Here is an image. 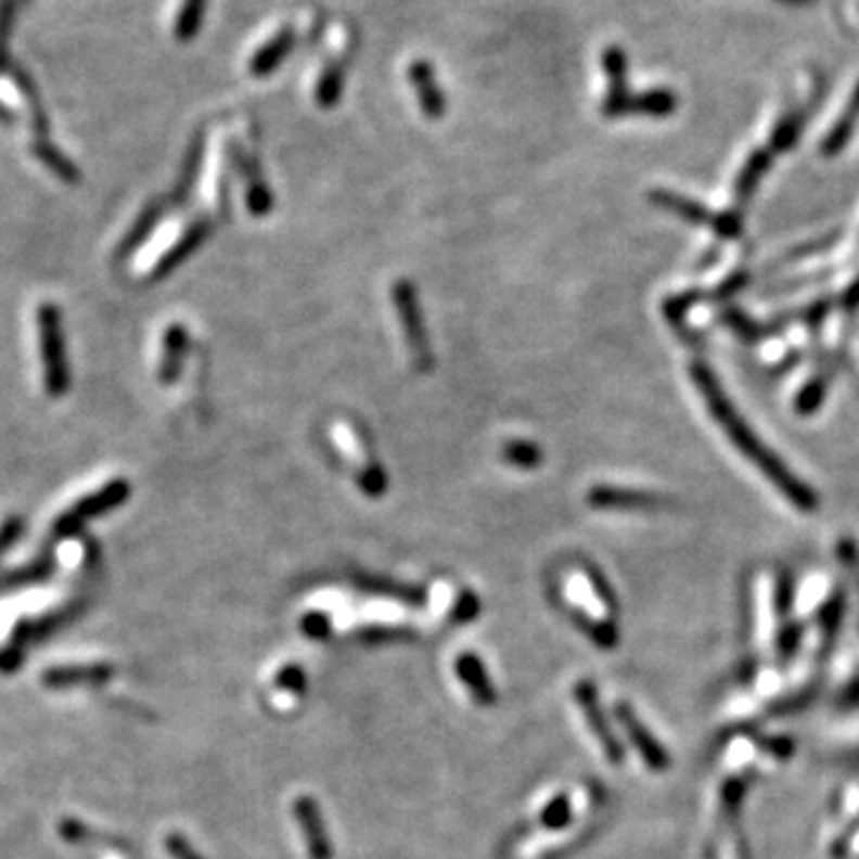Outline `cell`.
<instances>
[{
	"label": "cell",
	"instance_id": "1",
	"mask_svg": "<svg viewBox=\"0 0 859 859\" xmlns=\"http://www.w3.org/2000/svg\"><path fill=\"white\" fill-rule=\"evenodd\" d=\"M690 375L695 380V387L704 397V403L709 406L716 423L723 427V433L731 437L740 453H743L749 463H755L757 469L767 475V480L779 489V492H783V497L791 501L793 507L803 511H815L819 507L815 489L807 487L803 480H797V477L787 471V465L775 457L764 441H759L755 433H752V427L740 418L731 399L723 394L719 380H716V375L711 373V368L707 363H692Z\"/></svg>",
	"mask_w": 859,
	"mask_h": 859
},
{
	"label": "cell",
	"instance_id": "2",
	"mask_svg": "<svg viewBox=\"0 0 859 859\" xmlns=\"http://www.w3.org/2000/svg\"><path fill=\"white\" fill-rule=\"evenodd\" d=\"M36 322H39V342L43 358V385L51 397H63L69 389V366L65 351V332H63V313L51 302H46L36 310Z\"/></svg>",
	"mask_w": 859,
	"mask_h": 859
},
{
	"label": "cell",
	"instance_id": "3",
	"mask_svg": "<svg viewBox=\"0 0 859 859\" xmlns=\"http://www.w3.org/2000/svg\"><path fill=\"white\" fill-rule=\"evenodd\" d=\"M392 302L397 308L403 339H406V351L411 356V363L421 373H427L435 366L433 349H430L427 330H425V318L421 304H418V294L413 290V284L409 280H397L392 286Z\"/></svg>",
	"mask_w": 859,
	"mask_h": 859
},
{
	"label": "cell",
	"instance_id": "4",
	"mask_svg": "<svg viewBox=\"0 0 859 859\" xmlns=\"http://www.w3.org/2000/svg\"><path fill=\"white\" fill-rule=\"evenodd\" d=\"M131 487L123 477H115V480L105 483L99 492H91L84 499H79L75 507H69L63 516H60L53 525V540H65L84 530V525L89 521L103 516V513L113 511L117 507H123L129 499Z\"/></svg>",
	"mask_w": 859,
	"mask_h": 859
},
{
	"label": "cell",
	"instance_id": "5",
	"mask_svg": "<svg viewBox=\"0 0 859 859\" xmlns=\"http://www.w3.org/2000/svg\"><path fill=\"white\" fill-rule=\"evenodd\" d=\"M332 435H334V441H337V447L342 449V453H346V459L351 461L358 487H361L363 492L373 499L385 495L387 492L385 465H380V461L368 451L366 441L358 437V433H354V430L346 423H339V425H334Z\"/></svg>",
	"mask_w": 859,
	"mask_h": 859
},
{
	"label": "cell",
	"instance_id": "6",
	"mask_svg": "<svg viewBox=\"0 0 859 859\" xmlns=\"http://www.w3.org/2000/svg\"><path fill=\"white\" fill-rule=\"evenodd\" d=\"M650 198L659 208L671 210L678 215V218H683L692 225H709L711 230L723 239H735V236H740V232H743V222H740L735 213H711L709 208H704L702 203L680 196V194H676V191L654 189Z\"/></svg>",
	"mask_w": 859,
	"mask_h": 859
},
{
	"label": "cell",
	"instance_id": "7",
	"mask_svg": "<svg viewBox=\"0 0 859 859\" xmlns=\"http://www.w3.org/2000/svg\"><path fill=\"white\" fill-rule=\"evenodd\" d=\"M614 716H616L618 726H624L630 745L640 755L644 767L654 773H662L671 767V757H668V752L664 749L659 740H656V735L650 731V728L642 723V719L628 702H618L614 707Z\"/></svg>",
	"mask_w": 859,
	"mask_h": 859
},
{
	"label": "cell",
	"instance_id": "8",
	"mask_svg": "<svg viewBox=\"0 0 859 859\" xmlns=\"http://www.w3.org/2000/svg\"><path fill=\"white\" fill-rule=\"evenodd\" d=\"M573 695H576L578 707L585 716V723H588L590 733L594 735L597 743H600L604 757L612 764L624 761V745H620V740L614 735L612 726H608V719L604 714L600 695H597L594 683H590V680H580L576 690H573Z\"/></svg>",
	"mask_w": 859,
	"mask_h": 859
},
{
	"label": "cell",
	"instance_id": "9",
	"mask_svg": "<svg viewBox=\"0 0 859 859\" xmlns=\"http://www.w3.org/2000/svg\"><path fill=\"white\" fill-rule=\"evenodd\" d=\"M602 69L606 77V95L602 101L604 117H626V103L630 99L628 89V55L620 46H608L602 53Z\"/></svg>",
	"mask_w": 859,
	"mask_h": 859
},
{
	"label": "cell",
	"instance_id": "10",
	"mask_svg": "<svg viewBox=\"0 0 859 859\" xmlns=\"http://www.w3.org/2000/svg\"><path fill=\"white\" fill-rule=\"evenodd\" d=\"M294 819L302 829L304 845L308 850L310 859H332L334 847L328 831V823L322 819V811L316 803V797L310 795H298L294 799Z\"/></svg>",
	"mask_w": 859,
	"mask_h": 859
},
{
	"label": "cell",
	"instance_id": "11",
	"mask_svg": "<svg viewBox=\"0 0 859 859\" xmlns=\"http://www.w3.org/2000/svg\"><path fill=\"white\" fill-rule=\"evenodd\" d=\"M115 678V668L111 664H72V666H53L41 676V683L51 690H69L79 685H105Z\"/></svg>",
	"mask_w": 859,
	"mask_h": 859
},
{
	"label": "cell",
	"instance_id": "12",
	"mask_svg": "<svg viewBox=\"0 0 859 859\" xmlns=\"http://www.w3.org/2000/svg\"><path fill=\"white\" fill-rule=\"evenodd\" d=\"M453 671H457L461 683L469 688L471 697L480 704V707H492V704L499 700V692L492 683V678H489L487 668L477 654L473 652L459 654L457 662H453Z\"/></svg>",
	"mask_w": 859,
	"mask_h": 859
},
{
	"label": "cell",
	"instance_id": "13",
	"mask_svg": "<svg viewBox=\"0 0 859 859\" xmlns=\"http://www.w3.org/2000/svg\"><path fill=\"white\" fill-rule=\"evenodd\" d=\"M409 81L418 93V103H421L427 119H441L447 113V99L445 91L435 79V69L427 60H413L409 67Z\"/></svg>",
	"mask_w": 859,
	"mask_h": 859
},
{
	"label": "cell",
	"instance_id": "14",
	"mask_svg": "<svg viewBox=\"0 0 859 859\" xmlns=\"http://www.w3.org/2000/svg\"><path fill=\"white\" fill-rule=\"evenodd\" d=\"M234 161H236L239 175H242V179H244L248 213L256 215V218H262V215H268L272 208L270 184L266 182V177H262L258 163L236 146H234Z\"/></svg>",
	"mask_w": 859,
	"mask_h": 859
},
{
	"label": "cell",
	"instance_id": "15",
	"mask_svg": "<svg viewBox=\"0 0 859 859\" xmlns=\"http://www.w3.org/2000/svg\"><path fill=\"white\" fill-rule=\"evenodd\" d=\"M208 234H210V222L206 218L191 222L182 232V236H179L177 242L158 258V262H155V268L151 270V280H163L165 274H170L179 262H184L203 242H206Z\"/></svg>",
	"mask_w": 859,
	"mask_h": 859
},
{
	"label": "cell",
	"instance_id": "16",
	"mask_svg": "<svg viewBox=\"0 0 859 859\" xmlns=\"http://www.w3.org/2000/svg\"><path fill=\"white\" fill-rule=\"evenodd\" d=\"M588 504L597 509H654L662 504L659 495L640 492V489L597 485L588 492Z\"/></svg>",
	"mask_w": 859,
	"mask_h": 859
},
{
	"label": "cell",
	"instance_id": "17",
	"mask_svg": "<svg viewBox=\"0 0 859 859\" xmlns=\"http://www.w3.org/2000/svg\"><path fill=\"white\" fill-rule=\"evenodd\" d=\"M294 46H296V31L292 27L280 29L270 41H266L258 48L254 57H251V65H248L251 75L258 79L272 75V72L278 69L286 57H290Z\"/></svg>",
	"mask_w": 859,
	"mask_h": 859
},
{
	"label": "cell",
	"instance_id": "18",
	"mask_svg": "<svg viewBox=\"0 0 859 859\" xmlns=\"http://www.w3.org/2000/svg\"><path fill=\"white\" fill-rule=\"evenodd\" d=\"M187 351H189V332L182 322H172V325L165 330V337H163V356H161V368H158L161 385H165V387L175 385L179 373H182Z\"/></svg>",
	"mask_w": 859,
	"mask_h": 859
},
{
	"label": "cell",
	"instance_id": "19",
	"mask_svg": "<svg viewBox=\"0 0 859 859\" xmlns=\"http://www.w3.org/2000/svg\"><path fill=\"white\" fill-rule=\"evenodd\" d=\"M857 123H859V84L855 87L850 101H847L843 115L835 119V125L829 129L826 139H823L821 153L829 155V158H833V155H838L847 146V141L852 139Z\"/></svg>",
	"mask_w": 859,
	"mask_h": 859
},
{
	"label": "cell",
	"instance_id": "20",
	"mask_svg": "<svg viewBox=\"0 0 859 859\" xmlns=\"http://www.w3.org/2000/svg\"><path fill=\"white\" fill-rule=\"evenodd\" d=\"M678 107V95L671 89H650L642 93H630L626 105L628 115H644V117H668L674 115Z\"/></svg>",
	"mask_w": 859,
	"mask_h": 859
},
{
	"label": "cell",
	"instance_id": "21",
	"mask_svg": "<svg viewBox=\"0 0 859 859\" xmlns=\"http://www.w3.org/2000/svg\"><path fill=\"white\" fill-rule=\"evenodd\" d=\"M570 618L576 620V626L588 636L600 650H614L618 644V628L614 624V618H600L594 616L588 608L576 604L570 606Z\"/></svg>",
	"mask_w": 859,
	"mask_h": 859
},
{
	"label": "cell",
	"instance_id": "22",
	"mask_svg": "<svg viewBox=\"0 0 859 859\" xmlns=\"http://www.w3.org/2000/svg\"><path fill=\"white\" fill-rule=\"evenodd\" d=\"M163 210H165V206H163L161 201H153V203H149L146 208H143V213L139 215V220L127 232V236L123 239V244H119L117 260L131 256L143 242H146V239L153 234L155 227H158V222L163 218Z\"/></svg>",
	"mask_w": 859,
	"mask_h": 859
},
{
	"label": "cell",
	"instance_id": "23",
	"mask_svg": "<svg viewBox=\"0 0 859 859\" xmlns=\"http://www.w3.org/2000/svg\"><path fill=\"white\" fill-rule=\"evenodd\" d=\"M771 158H773V153L769 149L752 151L745 167L740 170V175L735 179V201L738 203H747L749 196L755 194V189L761 182V177L767 175V170L771 167Z\"/></svg>",
	"mask_w": 859,
	"mask_h": 859
},
{
	"label": "cell",
	"instance_id": "24",
	"mask_svg": "<svg viewBox=\"0 0 859 859\" xmlns=\"http://www.w3.org/2000/svg\"><path fill=\"white\" fill-rule=\"evenodd\" d=\"M709 859H749L738 821H721L716 841L709 847Z\"/></svg>",
	"mask_w": 859,
	"mask_h": 859
},
{
	"label": "cell",
	"instance_id": "25",
	"mask_svg": "<svg viewBox=\"0 0 859 859\" xmlns=\"http://www.w3.org/2000/svg\"><path fill=\"white\" fill-rule=\"evenodd\" d=\"M203 161V137H196L194 143H191L189 151H187V158L182 165V172H179L177 184L172 189V206H182V203L191 196V189H194L196 179H198V167Z\"/></svg>",
	"mask_w": 859,
	"mask_h": 859
},
{
	"label": "cell",
	"instance_id": "26",
	"mask_svg": "<svg viewBox=\"0 0 859 859\" xmlns=\"http://www.w3.org/2000/svg\"><path fill=\"white\" fill-rule=\"evenodd\" d=\"M363 590L380 594V597H392V600H401L406 604H423L425 602V592L411 588V585H399L394 580L387 578H361L358 580Z\"/></svg>",
	"mask_w": 859,
	"mask_h": 859
},
{
	"label": "cell",
	"instance_id": "27",
	"mask_svg": "<svg viewBox=\"0 0 859 859\" xmlns=\"http://www.w3.org/2000/svg\"><path fill=\"white\" fill-rule=\"evenodd\" d=\"M31 151H34L36 158H39L53 175H57L60 179H63V182H67V184H77L79 182V170H77V167L72 165L65 158V155L60 153L55 146H51L48 141H36L34 146H31Z\"/></svg>",
	"mask_w": 859,
	"mask_h": 859
},
{
	"label": "cell",
	"instance_id": "28",
	"mask_svg": "<svg viewBox=\"0 0 859 859\" xmlns=\"http://www.w3.org/2000/svg\"><path fill=\"white\" fill-rule=\"evenodd\" d=\"M501 457L513 469H521V471H533L537 465L542 463V449L540 445H535V441L528 439H511L501 449Z\"/></svg>",
	"mask_w": 859,
	"mask_h": 859
},
{
	"label": "cell",
	"instance_id": "29",
	"mask_svg": "<svg viewBox=\"0 0 859 859\" xmlns=\"http://www.w3.org/2000/svg\"><path fill=\"white\" fill-rule=\"evenodd\" d=\"M344 91V69L339 63H332L320 72V79L316 84V103L320 107L337 105Z\"/></svg>",
	"mask_w": 859,
	"mask_h": 859
},
{
	"label": "cell",
	"instance_id": "30",
	"mask_svg": "<svg viewBox=\"0 0 859 859\" xmlns=\"http://www.w3.org/2000/svg\"><path fill=\"white\" fill-rule=\"evenodd\" d=\"M55 568V559L53 552H46L41 559H36L34 564H29L27 568H20V570H10L8 576L0 580L3 588H17V585H29V582H43L51 578V573Z\"/></svg>",
	"mask_w": 859,
	"mask_h": 859
},
{
	"label": "cell",
	"instance_id": "31",
	"mask_svg": "<svg viewBox=\"0 0 859 859\" xmlns=\"http://www.w3.org/2000/svg\"><path fill=\"white\" fill-rule=\"evenodd\" d=\"M206 3L208 0H184L182 8H179L175 27L179 41H191L198 34L203 15H206Z\"/></svg>",
	"mask_w": 859,
	"mask_h": 859
},
{
	"label": "cell",
	"instance_id": "32",
	"mask_svg": "<svg viewBox=\"0 0 859 859\" xmlns=\"http://www.w3.org/2000/svg\"><path fill=\"white\" fill-rule=\"evenodd\" d=\"M805 125V113H787L785 117H781V123L775 125L773 134H771V146L769 151H787L795 146V141L799 139V131H803Z\"/></svg>",
	"mask_w": 859,
	"mask_h": 859
},
{
	"label": "cell",
	"instance_id": "33",
	"mask_svg": "<svg viewBox=\"0 0 859 859\" xmlns=\"http://www.w3.org/2000/svg\"><path fill=\"white\" fill-rule=\"evenodd\" d=\"M570 821H573V807H570V797L566 793H559L549 799L540 815V823L547 831H564L566 826H570Z\"/></svg>",
	"mask_w": 859,
	"mask_h": 859
},
{
	"label": "cell",
	"instance_id": "34",
	"mask_svg": "<svg viewBox=\"0 0 859 859\" xmlns=\"http://www.w3.org/2000/svg\"><path fill=\"white\" fill-rule=\"evenodd\" d=\"M582 576H585V582L590 585L594 600L604 606V612L608 616H614L616 608H618L616 594H614L612 585H608V580L602 576V570L597 568V566H582Z\"/></svg>",
	"mask_w": 859,
	"mask_h": 859
},
{
	"label": "cell",
	"instance_id": "35",
	"mask_svg": "<svg viewBox=\"0 0 859 859\" xmlns=\"http://www.w3.org/2000/svg\"><path fill=\"white\" fill-rule=\"evenodd\" d=\"M826 387H829V375H815V377H811L807 385L799 389V394H797L795 411L803 413V415L815 413L821 406V401H823V394H826Z\"/></svg>",
	"mask_w": 859,
	"mask_h": 859
},
{
	"label": "cell",
	"instance_id": "36",
	"mask_svg": "<svg viewBox=\"0 0 859 859\" xmlns=\"http://www.w3.org/2000/svg\"><path fill=\"white\" fill-rule=\"evenodd\" d=\"M833 811L850 823L855 831H859V781H852L843 787L838 799H835Z\"/></svg>",
	"mask_w": 859,
	"mask_h": 859
},
{
	"label": "cell",
	"instance_id": "37",
	"mask_svg": "<svg viewBox=\"0 0 859 859\" xmlns=\"http://www.w3.org/2000/svg\"><path fill=\"white\" fill-rule=\"evenodd\" d=\"M57 833L63 835V838H65L67 843H72V845H95V843H105V841H101L103 835H101L99 831L91 829V826H87V823H81V821H77V819H63V821H60ZM107 845H111V843H107Z\"/></svg>",
	"mask_w": 859,
	"mask_h": 859
},
{
	"label": "cell",
	"instance_id": "38",
	"mask_svg": "<svg viewBox=\"0 0 859 859\" xmlns=\"http://www.w3.org/2000/svg\"><path fill=\"white\" fill-rule=\"evenodd\" d=\"M477 616H480V597H477L473 590H461L449 612L451 624L459 626L471 624V620H475Z\"/></svg>",
	"mask_w": 859,
	"mask_h": 859
},
{
	"label": "cell",
	"instance_id": "39",
	"mask_svg": "<svg viewBox=\"0 0 859 859\" xmlns=\"http://www.w3.org/2000/svg\"><path fill=\"white\" fill-rule=\"evenodd\" d=\"M274 688L280 692H290V695H304L308 688V676L298 664H286L274 676Z\"/></svg>",
	"mask_w": 859,
	"mask_h": 859
},
{
	"label": "cell",
	"instance_id": "40",
	"mask_svg": "<svg viewBox=\"0 0 859 859\" xmlns=\"http://www.w3.org/2000/svg\"><path fill=\"white\" fill-rule=\"evenodd\" d=\"M165 850L172 859H203V855L196 850V847L189 843L187 835L177 833V831L165 835Z\"/></svg>",
	"mask_w": 859,
	"mask_h": 859
},
{
	"label": "cell",
	"instance_id": "41",
	"mask_svg": "<svg viewBox=\"0 0 859 859\" xmlns=\"http://www.w3.org/2000/svg\"><path fill=\"white\" fill-rule=\"evenodd\" d=\"M302 632L310 640H325L330 636V628H332V620L328 614L322 612H310L302 618Z\"/></svg>",
	"mask_w": 859,
	"mask_h": 859
},
{
	"label": "cell",
	"instance_id": "42",
	"mask_svg": "<svg viewBox=\"0 0 859 859\" xmlns=\"http://www.w3.org/2000/svg\"><path fill=\"white\" fill-rule=\"evenodd\" d=\"M22 530H24V521L20 516H15V513L3 521V525H0V559H3L8 549L20 540Z\"/></svg>",
	"mask_w": 859,
	"mask_h": 859
},
{
	"label": "cell",
	"instance_id": "43",
	"mask_svg": "<svg viewBox=\"0 0 859 859\" xmlns=\"http://www.w3.org/2000/svg\"><path fill=\"white\" fill-rule=\"evenodd\" d=\"M726 322L728 325H731L738 334H743L745 339H755V337H759V334L764 332L757 322H752L745 313H740V310H735V308H731V310H726Z\"/></svg>",
	"mask_w": 859,
	"mask_h": 859
},
{
	"label": "cell",
	"instance_id": "44",
	"mask_svg": "<svg viewBox=\"0 0 859 859\" xmlns=\"http://www.w3.org/2000/svg\"><path fill=\"white\" fill-rule=\"evenodd\" d=\"M411 628H392V626H370L361 630V638L368 642H389V640H401L411 632H406Z\"/></svg>",
	"mask_w": 859,
	"mask_h": 859
},
{
	"label": "cell",
	"instance_id": "45",
	"mask_svg": "<svg viewBox=\"0 0 859 859\" xmlns=\"http://www.w3.org/2000/svg\"><path fill=\"white\" fill-rule=\"evenodd\" d=\"M749 282V274L747 272H735L731 280L728 282H723L719 290H716L714 294H711V298H728V296H733V294H738L740 290H743V286Z\"/></svg>",
	"mask_w": 859,
	"mask_h": 859
},
{
	"label": "cell",
	"instance_id": "46",
	"mask_svg": "<svg viewBox=\"0 0 859 859\" xmlns=\"http://www.w3.org/2000/svg\"><path fill=\"white\" fill-rule=\"evenodd\" d=\"M841 306L845 310H855L859 306V280L852 286H847L845 294L841 296Z\"/></svg>",
	"mask_w": 859,
	"mask_h": 859
},
{
	"label": "cell",
	"instance_id": "47",
	"mask_svg": "<svg viewBox=\"0 0 859 859\" xmlns=\"http://www.w3.org/2000/svg\"><path fill=\"white\" fill-rule=\"evenodd\" d=\"M850 852H852V855H857V859H859V831L855 833V838H852V845H850Z\"/></svg>",
	"mask_w": 859,
	"mask_h": 859
}]
</instances>
